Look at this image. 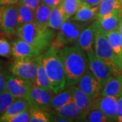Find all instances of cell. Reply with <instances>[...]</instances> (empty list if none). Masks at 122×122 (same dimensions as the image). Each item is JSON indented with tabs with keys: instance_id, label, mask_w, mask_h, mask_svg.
<instances>
[{
	"instance_id": "cell-1",
	"label": "cell",
	"mask_w": 122,
	"mask_h": 122,
	"mask_svg": "<svg viewBox=\"0 0 122 122\" xmlns=\"http://www.w3.org/2000/svg\"><path fill=\"white\" fill-rule=\"evenodd\" d=\"M59 54L65 70L66 85L75 86L87 71L88 61L86 51L76 44L61 48Z\"/></svg>"
},
{
	"instance_id": "cell-2",
	"label": "cell",
	"mask_w": 122,
	"mask_h": 122,
	"mask_svg": "<svg viewBox=\"0 0 122 122\" xmlns=\"http://www.w3.org/2000/svg\"><path fill=\"white\" fill-rule=\"evenodd\" d=\"M60 50L51 46L42 54V61L51 84V91L56 94L66 86L65 70L59 54Z\"/></svg>"
},
{
	"instance_id": "cell-3",
	"label": "cell",
	"mask_w": 122,
	"mask_h": 122,
	"mask_svg": "<svg viewBox=\"0 0 122 122\" xmlns=\"http://www.w3.org/2000/svg\"><path fill=\"white\" fill-rule=\"evenodd\" d=\"M54 30L50 27L40 28L31 22L18 26L16 34L42 52L51 46L56 35Z\"/></svg>"
},
{
	"instance_id": "cell-4",
	"label": "cell",
	"mask_w": 122,
	"mask_h": 122,
	"mask_svg": "<svg viewBox=\"0 0 122 122\" xmlns=\"http://www.w3.org/2000/svg\"><path fill=\"white\" fill-rule=\"evenodd\" d=\"M94 30V52L95 54L102 61L112 66H121L117 57L114 52L109 42L107 33L102 30L95 21L92 23Z\"/></svg>"
},
{
	"instance_id": "cell-5",
	"label": "cell",
	"mask_w": 122,
	"mask_h": 122,
	"mask_svg": "<svg viewBox=\"0 0 122 122\" xmlns=\"http://www.w3.org/2000/svg\"><path fill=\"white\" fill-rule=\"evenodd\" d=\"M87 56L89 69L99 81L102 87L113 75L122 74V69L107 64L97 56L94 51L87 52Z\"/></svg>"
},
{
	"instance_id": "cell-6",
	"label": "cell",
	"mask_w": 122,
	"mask_h": 122,
	"mask_svg": "<svg viewBox=\"0 0 122 122\" xmlns=\"http://www.w3.org/2000/svg\"><path fill=\"white\" fill-rule=\"evenodd\" d=\"M84 22L73 20H66L59 29L56 37L53 40L52 45L61 50L69 44L74 43L78 39L81 32L86 26Z\"/></svg>"
},
{
	"instance_id": "cell-7",
	"label": "cell",
	"mask_w": 122,
	"mask_h": 122,
	"mask_svg": "<svg viewBox=\"0 0 122 122\" xmlns=\"http://www.w3.org/2000/svg\"><path fill=\"white\" fill-rule=\"evenodd\" d=\"M9 69L12 74L35 83L37 76V62L35 58L14 60Z\"/></svg>"
},
{
	"instance_id": "cell-8",
	"label": "cell",
	"mask_w": 122,
	"mask_h": 122,
	"mask_svg": "<svg viewBox=\"0 0 122 122\" xmlns=\"http://www.w3.org/2000/svg\"><path fill=\"white\" fill-rule=\"evenodd\" d=\"M17 6L15 4L0 5V28L4 34L11 37L16 33Z\"/></svg>"
},
{
	"instance_id": "cell-9",
	"label": "cell",
	"mask_w": 122,
	"mask_h": 122,
	"mask_svg": "<svg viewBox=\"0 0 122 122\" xmlns=\"http://www.w3.org/2000/svg\"><path fill=\"white\" fill-rule=\"evenodd\" d=\"M53 96V93L51 91L38 87L33 83L27 97V100L30 103V108L48 111L51 109V102Z\"/></svg>"
},
{
	"instance_id": "cell-10",
	"label": "cell",
	"mask_w": 122,
	"mask_h": 122,
	"mask_svg": "<svg viewBox=\"0 0 122 122\" xmlns=\"http://www.w3.org/2000/svg\"><path fill=\"white\" fill-rule=\"evenodd\" d=\"M33 83L26 79L13 74L7 75L5 90L15 98H25L27 99L30 88Z\"/></svg>"
},
{
	"instance_id": "cell-11",
	"label": "cell",
	"mask_w": 122,
	"mask_h": 122,
	"mask_svg": "<svg viewBox=\"0 0 122 122\" xmlns=\"http://www.w3.org/2000/svg\"><path fill=\"white\" fill-rule=\"evenodd\" d=\"M78 87L93 100L99 97L102 88L99 81L90 71H87L80 79Z\"/></svg>"
},
{
	"instance_id": "cell-12",
	"label": "cell",
	"mask_w": 122,
	"mask_h": 122,
	"mask_svg": "<svg viewBox=\"0 0 122 122\" xmlns=\"http://www.w3.org/2000/svg\"><path fill=\"white\" fill-rule=\"evenodd\" d=\"M41 54L38 49L20 38L14 41L12 45V56L14 60L33 58Z\"/></svg>"
},
{
	"instance_id": "cell-13",
	"label": "cell",
	"mask_w": 122,
	"mask_h": 122,
	"mask_svg": "<svg viewBox=\"0 0 122 122\" xmlns=\"http://www.w3.org/2000/svg\"><path fill=\"white\" fill-rule=\"evenodd\" d=\"M117 98L113 96H101L94 100L92 109L100 110L109 121H117L116 115V105Z\"/></svg>"
},
{
	"instance_id": "cell-14",
	"label": "cell",
	"mask_w": 122,
	"mask_h": 122,
	"mask_svg": "<svg viewBox=\"0 0 122 122\" xmlns=\"http://www.w3.org/2000/svg\"><path fill=\"white\" fill-rule=\"evenodd\" d=\"M122 18V10H115L100 18H97L95 22L102 30L108 33L112 30L119 29V22Z\"/></svg>"
},
{
	"instance_id": "cell-15",
	"label": "cell",
	"mask_w": 122,
	"mask_h": 122,
	"mask_svg": "<svg viewBox=\"0 0 122 122\" xmlns=\"http://www.w3.org/2000/svg\"><path fill=\"white\" fill-rule=\"evenodd\" d=\"M122 95V74L113 75L107 80L100 91V96H113L119 98Z\"/></svg>"
},
{
	"instance_id": "cell-16",
	"label": "cell",
	"mask_w": 122,
	"mask_h": 122,
	"mask_svg": "<svg viewBox=\"0 0 122 122\" xmlns=\"http://www.w3.org/2000/svg\"><path fill=\"white\" fill-rule=\"evenodd\" d=\"M55 111L57 117L66 118L72 122L75 119H80L82 121L85 117V113L73 102L62 106L56 109Z\"/></svg>"
},
{
	"instance_id": "cell-17",
	"label": "cell",
	"mask_w": 122,
	"mask_h": 122,
	"mask_svg": "<svg viewBox=\"0 0 122 122\" xmlns=\"http://www.w3.org/2000/svg\"><path fill=\"white\" fill-rule=\"evenodd\" d=\"M30 103L25 98H16L7 111L0 116V122H8V119L14 115L30 109Z\"/></svg>"
},
{
	"instance_id": "cell-18",
	"label": "cell",
	"mask_w": 122,
	"mask_h": 122,
	"mask_svg": "<svg viewBox=\"0 0 122 122\" xmlns=\"http://www.w3.org/2000/svg\"><path fill=\"white\" fill-rule=\"evenodd\" d=\"M35 59L37 62V76L34 84L38 87L51 91V84L43 64L42 54L35 57Z\"/></svg>"
},
{
	"instance_id": "cell-19",
	"label": "cell",
	"mask_w": 122,
	"mask_h": 122,
	"mask_svg": "<svg viewBox=\"0 0 122 122\" xmlns=\"http://www.w3.org/2000/svg\"><path fill=\"white\" fill-rule=\"evenodd\" d=\"M98 16V6L89 7L81 4L76 13L71 17V20L87 23L96 19Z\"/></svg>"
},
{
	"instance_id": "cell-20",
	"label": "cell",
	"mask_w": 122,
	"mask_h": 122,
	"mask_svg": "<svg viewBox=\"0 0 122 122\" xmlns=\"http://www.w3.org/2000/svg\"><path fill=\"white\" fill-rule=\"evenodd\" d=\"M94 41V30L93 25L88 26L86 28H84L81 32L77 40V45L82 50L87 52L93 51L92 46Z\"/></svg>"
},
{
	"instance_id": "cell-21",
	"label": "cell",
	"mask_w": 122,
	"mask_h": 122,
	"mask_svg": "<svg viewBox=\"0 0 122 122\" xmlns=\"http://www.w3.org/2000/svg\"><path fill=\"white\" fill-rule=\"evenodd\" d=\"M73 100L80 109L85 113V116L87 112L92 108L94 100L90 98L80 88L73 86Z\"/></svg>"
},
{
	"instance_id": "cell-22",
	"label": "cell",
	"mask_w": 122,
	"mask_h": 122,
	"mask_svg": "<svg viewBox=\"0 0 122 122\" xmlns=\"http://www.w3.org/2000/svg\"><path fill=\"white\" fill-rule=\"evenodd\" d=\"M68 20L62 7L60 4L55 8L52 9L48 21V26L52 29H60L65 22Z\"/></svg>"
},
{
	"instance_id": "cell-23",
	"label": "cell",
	"mask_w": 122,
	"mask_h": 122,
	"mask_svg": "<svg viewBox=\"0 0 122 122\" xmlns=\"http://www.w3.org/2000/svg\"><path fill=\"white\" fill-rule=\"evenodd\" d=\"M52 9L49 6L41 2L35 11L34 23L40 28H47Z\"/></svg>"
},
{
	"instance_id": "cell-24",
	"label": "cell",
	"mask_w": 122,
	"mask_h": 122,
	"mask_svg": "<svg viewBox=\"0 0 122 122\" xmlns=\"http://www.w3.org/2000/svg\"><path fill=\"white\" fill-rule=\"evenodd\" d=\"M74 102L73 100V87L65 90H62L54 96L51 102V109H56L69 102Z\"/></svg>"
},
{
	"instance_id": "cell-25",
	"label": "cell",
	"mask_w": 122,
	"mask_h": 122,
	"mask_svg": "<svg viewBox=\"0 0 122 122\" xmlns=\"http://www.w3.org/2000/svg\"><path fill=\"white\" fill-rule=\"evenodd\" d=\"M16 6H17L18 10L17 27L21 26L24 24L34 21V18H35L34 10H31L26 5L23 4L22 2L20 1V0L17 3Z\"/></svg>"
},
{
	"instance_id": "cell-26",
	"label": "cell",
	"mask_w": 122,
	"mask_h": 122,
	"mask_svg": "<svg viewBox=\"0 0 122 122\" xmlns=\"http://www.w3.org/2000/svg\"><path fill=\"white\" fill-rule=\"evenodd\" d=\"M109 42L111 45L114 52L117 57L119 65L122 69V48L121 46L120 31L119 29L112 30L107 33Z\"/></svg>"
},
{
	"instance_id": "cell-27",
	"label": "cell",
	"mask_w": 122,
	"mask_h": 122,
	"mask_svg": "<svg viewBox=\"0 0 122 122\" xmlns=\"http://www.w3.org/2000/svg\"><path fill=\"white\" fill-rule=\"evenodd\" d=\"M122 10L119 0H102L98 5V16L100 18L115 10Z\"/></svg>"
},
{
	"instance_id": "cell-28",
	"label": "cell",
	"mask_w": 122,
	"mask_h": 122,
	"mask_svg": "<svg viewBox=\"0 0 122 122\" xmlns=\"http://www.w3.org/2000/svg\"><path fill=\"white\" fill-rule=\"evenodd\" d=\"M81 4V3L80 0H62V1L61 5L63 8V10L68 20L76 13Z\"/></svg>"
},
{
	"instance_id": "cell-29",
	"label": "cell",
	"mask_w": 122,
	"mask_h": 122,
	"mask_svg": "<svg viewBox=\"0 0 122 122\" xmlns=\"http://www.w3.org/2000/svg\"><path fill=\"white\" fill-rule=\"evenodd\" d=\"M82 121L89 122H109V119L106 117L105 114L100 110L98 109H96V108L90 109L86 113Z\"/></svg>"
},
{
	"instance_id": "cell-30",
	"label": "cell",
	"mask_w": 122,
	"mask_h": 122,
	"mask_svg": "<svg viewBox=\"0 0 122 122\" xmlns=\"http://www.w3.org/2000/svg\"><path fill=\"white\" fill-rule=\"evenodd\" d=\"M30 122H48L51 121V115L46 111L30 108Z\"/></svg>"
},
{
	"instance_id": "cell-31",
	"label": "cell",
	"mask_w": 122,
	"mask_h": 122,
	"mask_svg": "<svg viewBox=\"0 0 122 122\" xmlns=\"http://www.w3.org/2000/svg\"><path fill=\"white\" fill-rule=\"evenodd\" d=\"M15 99L16 98L6 90L0 93V116L7 111Z\"/></svg>"
},
{
	"instance_id": "cell-32",
	"label": "cell",
	"mask_w": 122,
	"mask_h": 122,
	"mask_svg": "<svg viewBox=\"0 0 122 122\" xmlns=\"http://www.w3.org/2000/svg\"><path fill=\"white\" fill-rule=\"evenodd\" d=\"M12 55V47L5 37L0 38V56L10 58Z\"/></svg>"
},
{
	"instance_id": "cell-33",
	"label": "cell",
	"mask_w": 122,
	"mask_h": 122,
	"mask_svg": "<svg viewBox=\"0 0 122 122\" xmlns=\"http://www.w3.org/2000/svg\"><path fill=\"white\" fill-rule=\"evenodd\" d=\"M30 109H29L10 118L8 122H30Z\"/></svg>"
},
{
	"instance_id": "cell-34",
	"label": "cell",
	"mask_w": 122,
	"mask_h": 122,
	"mask_svg": "<svg viewBox=\"0 0 122 122\" xmlns=\"http://www.w3.org/2000/svg\"><path fill=\"white\" fill-rule=\"evenodd\" d=\"M7 75L8 73L5 69L3 62L0 61V93L5 90Z\"/></svg>"
},
{
	"instance_id": "cell-35",
	"label": "cell",
	"mask_w": 122,
	"mask_h": 122,
	"mask_svg": "<svg viewBox=\"0 0 122 122\" xmlns=\"http://www.w3.org/2000/svg\"><path fill=\"white\" fill-rule=\"evenodd\" d=\"M20 1L34 11L36 10L41 3V0H20Z\"/></svg>"
},
{
	"instance_id": "cell-36",
	"label": "cell",
	"mask_w": 122,
	"mask_h": 122,
	"mask_svg": "<svg viewBox=\"0 0 122 122\" xmlns=\"http://www.w3.org/2000/svg\"><path fill=\"white\" fill-rule=\"evenodd\" d=\"M116 115L118 122H122V96L117 98L116 105Z\"/></svg>"
},
{
	"instance_id": "cell-37",
	"label": "cell",
	"mask_w": 122,
	"mask_h": 122,
	"mask_svg": "<svg viewBox=\"0 0 122 122\" xmlns=\"http://www.w3.org/2000/svg\"><path fill=\"white\" fill-rule=\"evenodd\" d=\"M62 0H41V2L49 6L51 9L55 8L61 4Z\"/></svg>"
},
{
	"instance_id": "cell-38",
	"label": "cell",
	"mask_w": 122,
	"mask_h": 122,
	"mask_svg": "<svg viewBox=\"0 0 122 122\" xmlns=\"http://www.w3.org/2000/svg\"><path fill=\"white\" fill-rule=\"evenodd\" d=\"M82 4L89 7H95L100 4L102 0H80Z\"/></svg>"
},
{
	"instance_id": "cell-39",
	"label": "cell",
	"mask_w": 122,
	"mask_h": 122,
	"mask_svg": "<svg viewBox=\"0 0 122 122\" xmlns=\"http://www.w3.org/2000/svg\"><path fill=\"white\" fill-rule=\"evenodd\" d=\"M18 1L19 0H0V5L16 4Z\"/></svg>"
},
{
	"instance_id": "cell-40",
	"label": "cell",
	"mask_w": 122,
	"mask_h": 122,
	"mask_svg": "<svg viewBox=\"0 0 122 122\" xmlns=\"http://www.w3.org/2000/svg\"><path fill=\"white\" fill-rule=\"evenodd\" d=\"M119 30L120 31V33H122V18L121 21L119 22Z\"/></svg>"
},
{
	"instance_id": "cell-41",
	"label": "cell",
	"mask_w": 122,
	"mask_h": 122,
	"mask_svg": "<svg viewBox=\"0 0 122 122\" xmlns=\"http://www.w3.org/2000/svg\"><path fill=\"white\" fill-rule=\"evenodd\" d=\"M120 39H121V46L122 48V33H120Z\"/></svg>"
},
{
	"instance_id": "cell-42",
	"label": "cell",
	"mask_w": 122,
	"mask_h": 122,
	"mask_svg": "<svg viewBox=\"0 0 122 122\" xmlns=\"http://www.w3.org/2000/svg\"><path fill=\"white\" fill-rule=\"evenodd\" d=\"M4 33H3V31L1 30V28H0V38L1 37V36H2V34H3Z\"/></svg>"
},
{
	"instance_id": "cell-43",
	"label": "cell",
	"mask_w": 122,
	"mask_h": 122,
	"mask_svg": "<svg viewBox=\"0 0 122 122\" xmlns=\"http://www.w3.org/2000/svg\"><path fill=\"white\" fill-rule=\"evenodd\" d=\"M119 2H120V4H121V5H122V0H119Z\"/></svg>"
},
{
	"instance_id": "cell-44",
	"label": "cell",
	"mask_w": 122,
	"mask_h": 122,
	"mask_svg": "<svg viewBox=\"0 0 122 122\" xmlns=\"http://www.w3.org/2000/svg\"></svg>"
}]
</instances>
